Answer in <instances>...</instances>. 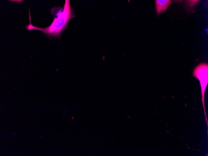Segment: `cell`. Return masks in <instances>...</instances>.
Masks as SVG:
<instances>
[{"mask_svg": "<svg viewBox=\"0 0 208 156\" xmlns=\"http://www.w3.org/2000/svg\"><path fill=\"white\" fill-rule=\"evenodd\" d=\"M200 1L187 0L185 2V5L187 8L192 9Z\"/></svg>", "mask_w": 208, "mask_h": 156, "instance_id": "3957f363", "label": "cell"}, {"mask_svg": "<svg viewBox=\"0 0 208 156\" xmlns=\"http://www.w3.org/2000/svg\"><path fill=\"white\" fill-rule=\"evenodd\" d=\"M69 0H65L63 11L59 14L57 18H54L53 22L49 27L45 28L36 27L31 24L30 13H29L30 24L26 26L28 31L35 29L41 31L50 40L60 39L62 32L66 29L70 20L75 17L73 8L71 7Z\"/></svg>", "mask_w": 208, "mask_h": 156, "instance_id": "6da1fadb", "label": "cell"}, {"mask_svg": "<svg viewBox=\"0 0 208 156\" xmlns=\"http://www.w3.org/2000/svg\"><path fill=\"white\" fill-rule=\"evenodd\" d=\"M155 1L156 12L158 14L166 11L172 3V1L169 0H156Z\"/></svg>", "mask_w": 208, "mask_h": 156, "instance_id": "7a4b0ae2", "label": "cell"}]
</instances>
